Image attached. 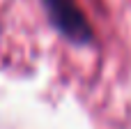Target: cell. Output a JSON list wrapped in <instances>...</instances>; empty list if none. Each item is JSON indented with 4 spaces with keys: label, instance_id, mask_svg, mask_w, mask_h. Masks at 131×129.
<instances>
[{
    "label": "cell",
    "instance_id": "1",
    "mask_svg": "<svg viewBox=\"0 0 131 129\" xmlns=\"http://www.w3.org/2000/svg\"><path fill=\"white\" fill-rule=\"evenodd\" d=\"M48 14V21L71 42L88 44L92 39V28L88 25L83 12L71 0H41Z\"/></svg>",
    "mask_w": 131,
    "mask_h": 129
}]
</instances>
